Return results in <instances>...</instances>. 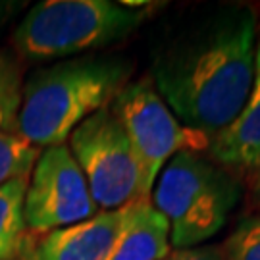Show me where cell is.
<instances>
[{
	"mask_svg": "<svg viewBox=\"0 0 260 260\" xmlns=\"http://www.w3.org/2000/svg\"><path fill=\"white\" fill-rule=\"evenodd\" d=\"M41 149L16 131H0V187L18 177H29Z\"/></svg>",
	"mask_w": 260,
	"mask_h": 260,
	"instance_id": "12",
	"label": "cell"
},
{
	"mask_svg": "<svg viewBox=\"0 0 260 260\" xmlns=\"http://www.w3.org/2000/svg\"><path fill=\"white\" fill-rule=\"evenodd\" d=\"M258 27L249 6L222 8L158 56L150 81L183 127L212 139L237 120L254 81Z\"/></svg>",
	"mask_w": 260,
	"mask_h": 260,
	"instance_id": "1",
	"label": "cell"
},
{
	"mask_svg": "<svg viewBox=\"0 0 260 260\" xmlns=\"http://www.w3.org/2000/svg\"><path fill=\"white\" fill-rule=\"evenodd\" d=\"M129 206V205H127ZM127 206L110 212H96L85 222L47 233L35 245H27V260H108L120 235Z\"/></svg>",
	"mask_w": 260,
	"mask_h": 260,
	"instance_id": "8",
	"label": "cell"
},
{
	"mask_svg": "<svg viewBox=\"0 0 260 260\" xmlns=\"http://www.w3.org/2000/svg\"><path fill=\"white\" fill-rule=\"evenodd\" d=\"M162 260H225L223 245H199L191 249H176Z\"/></svg>",
	"mask_w": 260,
	"mask_h": 260,
	"instance_id": "15",
	"label": "cell"
},
{
	"mask_svg": "<svg viewBox=\"0 0 260 260\" xmlns=\"http://www.w3.org/2000/svg\"><path fill=\"white\" fill-rule=\"evenodd\" d=\"M21 91L23 77L19 64L4 50H0V131H16Z\"/></svg>",
	"mask_w": 260,
	"mask_h": 260,
	"instance_id": "13",
	"label": "cell"
},
{
	"mask_svg": "<svg viewBox=\"0 0 260 260\" xmlns=\"http://www.w3.org/2000/svg\"><path fill=\"white\" fill-rule=\"evenodd\" d=\"M208 154L225 170L252 172L260 164V37L256 43L254 81L241 114L208 143Z\"/></svg>",
	"mask_w": 260,
	"mask_h": 260,
	"instance_id": "9",
	"label": "cell"
},
{
	"mask_svg": "<svg viewBox=\"0 0 260 260\" xmlns=\"http://www.w3.org/2000/svg\"><path fill=\"white\" fill-rule=\"evenodd\" d=\"M133 66L116 56H81L37 70L23 81L16 133L37 149L66 145L87 118L108 108Z\"/></svg>",
	"mask_w": 260,
	"mask_h": 260,
	"instance_id": "2",
	"label": "cell"
},
{
	"mask_svg": "<svg viewBox=\"0 0 260 260\" xmlns=\"http://www.w3.org/2000/svg\"><path fill=\"white\" fill-rule=\"evenodd\" d=\"M170 225L152 206L141 199L127 206V216L108 260H162L170 254Z\"/></svg>",
	"mask_w": 260,
	"mask_h": 260,
	"instance_id": "10",
	"label": "cell"
},
{
	"mask_svg": "<svg viewBox=\"0 0 260 260\" xmlns=\"http://www.w3.org/2000/svg\"><path fill=\"white\" fill-rule=\"evenodd\" d=\"M149 18L137 2L45 0L14 31V48L23 60L48 62L99 50L129 37Z\"/></svg>",
	"mask_w": 260,
	"mask_h": 260,
	"instance_id": "3",
	"label": "cell"
},
{
	"mask_svg": "<svg viewBox=\"0 0 260 260\" xmlns=\"http://www.w3.org/2000/svg\"><path fill=\"white\" fill-rule=\"evenodd\" d=\"M251 176H252V193H254L256 203L260 205V164H258L256 170H252Z\"/></svg>",
	"mask_w": 260,
	"mask_h": 260,
	"instance_id": "16",
	"label": "cell"
},
{
	"mask_svg": "<svg viewBox=\"0 0 260 260\" xmlns=\"http://www.w3.org/2000/svg\"><path fill=\"white\" fill-rule=\"evenodd\" d=\"M225 260H260V214L239 222L223 245Z\"/></svg>",
	"mask_w": 260,
	"mask_h": 260,
	"instance_id": "14",
	"label": "cell"
},
{
	"mask_svg": "<svg viewBox=\"0 0 260 260\" xmlns=\"http://www.w3.org/2000/svg\"><path fill=\"white\" fill-rule=\"evenodd\" d=\"M68 141L99 212L120 210L143 199L137 158L110 106L87 118Z\"/></svg>",
	"mask_w": 260,
	"mask_h": 260,
	"instance_id": "6",
	"label": "cell"
},
{
	"mask_svg": "<svg viewBox=\"0 0 260 260\" xmlns=\"http://www.w3.org/2000/svg\"><path fill=\"white\" fill-rule=\"evenodd\" d=\"M99 212L83 172L68 145L41 150L27 177L23 216L31 235H47Z\"/></svg>",
	"mask_w": 260,
	"mask_h": 260,
	"instance_id": "7",
	"label": "cell"
},
{
	"mask_svg": "<svg viewBox=\"0 0 260 260\" xmlns=\"http://www.w3.org/2000/svg\"><path fill=\"white\" fill-rule=\"evenodd\" d=\"M27 177H18L0 187V260L23 258L29 232L23 216Z\"/></svg>",
	"mask_w": 260,
	"mask_h": 260,
	"instance_id": "11",
	"label": "cell"
},
{
	"mask_svg": "<svg viewBox=\"0 0 260 260\" xmlns=\"http://www.w3.org/2000/svg\"><path fill=\"white\" fill-rule=\"evenodd\" d=\"M127 133L141 170V193L150 199L158 174L181 150H206L210 139L183 127L149 77L127 83L110 104Z\"/></svg>",
	"mask_w": 260,
	"mask_h": 260,
	"instance_id": "5",
	"label": "cell"
},
{
	"mask_svg": "<svg viewBox=\"0 0 260 260\" xmlns=\"http://www.w3.org/2000/svg\"><path fill=\"white\" fill-rule=\"evenodd\" d=\"M241 187L230 170L195 150H181L158 174L150 203L166 218L170 243L191 249L222 232Z\"/></svg>",
	"mask_w": 260,
	"mask_h": 260,
	"instance_id": "4",
	"label": "cell"
}]
</instances>
